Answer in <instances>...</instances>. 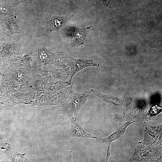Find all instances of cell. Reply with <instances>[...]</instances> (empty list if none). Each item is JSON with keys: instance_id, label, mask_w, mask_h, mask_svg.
Instances as JSON below:
<instances>
[{"instance_id": "cell-1", "label": "cell", "mask_w": 162, "mask_h": 162, "mask_svg": "<svg viewBox=\"0 0 162 162\" xmlns=\"http://www.w3.org/2000/svg\"><path fill=\"white\" fill-rule=\"evenodd\" d=\"M133 123L131 121L126 122L116 130L112 134L108 136L104 139H100L103 141L104 143H105L107 146V155L106 161L109 159L110 155V145L111 142L116 140L122 141L124 137V134L127 127Z\"/></svg>"}, {"instance_id": "cell-2", "label": "cell", "mask_w": 162, "mask_h": 162, "mask_svg": "<svg viewBox=\"0 0 162 162\" xmlns=\"http://www.w3.org/2000/svg\"><path fill=\"white\" fill-rule=\"evenodd\" d=\"M71 17L69 15L54 16L50 15L45 18L47 31L49 32L55 31L65 26Z\"/></svg>"}, {"instance_id": "cell-3", "label": "cell", "mask_w": 162, "mask_h": 162, "mask_svg": "<svg viewBox=\"0 0 162 162\" xmlns=\"http://www.w3.org/2000/svg\"><path fill=\"white\" fill-rule=\"evenodd\" d=\"M88 95L85 93H79L73 92L70 96L69 101L75 117H77L78 113L85 104Z\"/></svg>"}, {"instance_id": "cell-4", "label": "cell", "mask_w": 162, "mask_h": 162, "mask_svg": "<svg viewBox=\"0 0 162 162\" xmlns=\"http://www.w3.org/2000/svg\"><path fill=\"white\" fill-rule=\"evenodd\" d=\"M91 27V26L83 28H74L71 41L72 47H77L84 44L85 40Z\"/></svg>"}, {"instance_id": "cell-5", "label": "cell", "mask_w": 162, "mask_h": 162, "mask_svg": "<svg viewBox=\"0 0 162 162\" xmlns=\"http://www.w3.org/2000/svg\"><path fill=\"white\" fill-rule=\"evenodd\" d=\"M76 117H73L71 118L70 130L71 135L74 137L80 138H88L98 139L90 134L86 133L77 123Z\"/></svg>"}, {"instance_id": "cell-6", "label": "cell", "mask_w": 162, "mask_h": 162, "mask_svg": "<svg viewBox=\"0 0 162 162\" xmlns=\"http://www.w3.org/2000/svg\"><path fill=\"white\" fill-rule=\"evenodd\" d=\"M71 60L74 64V70L71 74V77L83 68L89 66H97L99 64H96L92 60H86L84 59H75L71 58Z\"/></svg>"}, {"instance_id": "cell-7", "label": "cell", "mask_w": 162, "mask_h": 162, "mask_svg": "<svg viewBox=\"0 0 162 162\" xmlns=\"http://www.w3.org/2000/svg\"><path fill=\"white\" fill-rule=\"evenodd\" d=\"M90 90L95 95L100 98L103 101L107 103H110L119 107L122 106L123 104V100L113 96L100 93L94 89H91Z\"/></svg>"}, {"instance_id": "cell-8", "label": "cell", "mask_w": 162, "mask_h": 162, "mask_svg": "<svg viewBox=\"0 0 162 162\" xmlns=\"http://www.w3.org/2000/svg\"><path fill=\"white\" fill-rule=\"evenodd\" d=\"M103 3L104 5L106 6H107L109 4L111 0H100Z\"/></svg>"}, {"instance_id": "cell-9", "label": "cell", "mask_w": 162, "mask_h": 162, "mask_svg": "<svg viewBox=\"0 0 162 162\" xmlns=\"http://www.w3.org/2000/svg\"><path fill=\"white\" fill-rule=\"evenodd\" d=\"M69 2L71 3H73L76 0H68Z\"/></svg>"}]
</instances>
